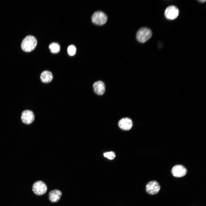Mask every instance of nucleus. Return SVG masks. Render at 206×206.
Returning a JSON list of instances; mask_svg holds the SVG:
<instances>
[{
	"instance_id": "nucleus-15",
	"label": "nucleus",
	"mask_w": 206,
	"mask_h": 206,
	"mask_svg": "<svg viewBox=\"0 0 206 206\" xmlns=\"http://www.w3.org/2000/svg\"><path fill=\"white\" fill-rule=\"evenodd\" d=\"M104 155L106 157L110 160L114 159L116 156L114 152L112 151L105 152L104 153Z\"/></svg>"
},
{
	"instance_id": "nucleus-1",
	"label": "nucleus",
	"mask_w": 206,
	"mask_h": 206,
	"mask_svg": "<svg viewBox=\"0 0 206 206\" xmlns=\"http://www.w3.org/2000/svg\"><path fill=\"white\" fill-rule=\"evenodd\" d=\"M37 43V40L34 37L31 35H28L22 41L21 48L23 51L29 52L35 48Z\"/></svg>"
},
{
	"instance_id": "nucleus-6",
	"label": "nucleus",
	"mask_w": 206,
	"mask_h": 206,
	"mask_svg": "<svg viewBox=\"0 0 206 206\" xmlns=\"http://www.w3.org/2000/svg\"><path fill=\"white\" fill-rule=\"evenodd\" d=\"M160 186L157 181H150L146 185V189L147 192L149 194L155 195L160 191Z\"/></svg>"
},
{
	"instance_id": "nucleus-7",
	"label": "nucleus",
	"mask_w": 206,
	"mask_h": 206,
	"mask_svg": "<svg viewBox=\"0 0 206 206\" xmlns=\"http://www.w3.org/2000/svg\"><path fill=\"white\" fill-rule=\"evenodd\" d=\"M35 116L33 112L29 110L23 111L21 114V120L24 123L29 124L34 121Z\"/></svg>"
},
{
	"instance_id": "nucleus-13",
	"label": "nucleus",
	"mask_w": 206,
	"mask_h": 206,
	"mask_svg": "<svg viewBox=\"0 0 206 206\" xmlns=\"http://www.w3.org/2000/svg\"><path fill=\"white\" fill-rule=\"evenodd\" d=\"M49 48L51 52L53 53L58 52L60 50V45L57 43L53 42L50 44Z\"/></svg>"
},
{
	"instance_id": "nucleus-3",
	"label": "nucleus",
	"mask_w": 206,
	"mask_h": 206,
	"mask_svg": "<svg viewBox=\"0 0 206 206\" xmlns=\"http://www.w3.org/2000/svg\"><path fill=\"white\" fill-rule=\"evenodd\" d=\"M92 21L94 24L99 25H102L106 22L108 17L103 12L98 11L95 12L92 17Z\"/></svg>"
},
{
	"instance_id": "nucleus-11",
	"label": "nucleus",
	"mask_w": 206,
	"mask_h": 206,
	"mask_svg": "<svg viewBox=\"0 0 206 206\" xmlns=\"http://www.w3.org/2000/svg\"><path fill=\"white\" fill-rule=\"evenodd\" d=\"M62 193L61 191L55 189L51 191L48 194V198L51 202L55 203L58 202L60 199Z\"/></svg>"
},
{
	"instance_id": "nucleus-12",
	"label": "nucleus",
	"mask_w": 206,
	"mask_h": 206,
	"mask_svg": "<svg viewBox=\"0 0 206 206\" xmlns=\"http://www.w3.org/2000/svg\"><path fill=\"white\" fill-rule=\"evenodd\" d=\"M40 78L42 82L45 83H49L53 79V74L50 71L45 70L41 73Z\"/></svg>"
},
{
	"instance_id": "nucleus-4",
	"label": "nucleus",
	"mask_w": 206,
	"mask_h": 206,
	"mask_svg": "<svg viewBox=\"0 0 206 206\" xmlns=\"http://www.w3.org/2000/svg\"><path fill=\"white\" fill-rule=\"evenodd\" d=\"M32 190L33 193L37 195H41L45 194L47 190V187L43 181H38L33 185Z\"/></svg>"
},
{
	"instance_id": "nucleus-8",
	"label": "nucleus",
	"mask_w": 206,
	"mask_h": 206,
	"mask_svg": "<svg viewBox=\"0 0 206 206\" xmlns=\"http://www.w3.org/2000/svg\"><path fill=\"white\" fill-rule=\"evenodd\" d=\"M187 172L186 169L183 165H180L174 166L171 170L173 175L177 177H181L184 176Z\"/></svg>"
},
{
	"instance_id": "nucleus-5",
	"label": "nucleus",
	"mask_w": 206,
	"mask_h": 206,
	"mask_svg": "<svg viewBox=\"0 0 206 206\" xmlns=\"http://www.w3.org/2000/svg\"><path fill=\"white\" fill-rule=\"evenodd\" d=\"M179 13L178 9L174 5H170L168 7L165 12V17L167 19L172 20L176 18Z\"/></svg>"
},
{
	"instance_id": "nucleus-2",
	"label": "nucleus",
	"mask_w": 206,
	"mask_h": 206,
	"mask_svg": "<svg viewBox=\"0 0 206 206\" xmlns=\"http://www.w3.org/2000/svg\"><path fill=\"white\" fill-rule=\"evenodd\" d=\"M152 35V31L150 29L147 27H142L137 31L136 38L139 42L144 43L151 37Z\"/></svg>"
},
{
	"instance_id": "nucleus-9",
	"label": "nucleus",
	"mask_w": 206,
	"mask_h": 206,
	"mask_svg": "<svg viewBox=\"0 0 206 206\" xmlns=\"http://www.w3.org/2000/svg\"><path fill=\"white\" fill-rule=\"evenodd\" d=\"M118 124L121 129L125 130H130L133 125L132 120L128 118H122L119 121Z\"/></svg>"
},
{
	"instance_id": "nucleus-10",
	"label": "nucleus",
	"mask_w": 206,
	"mask_h": 206,
	"mask_svg": "<svg viewBox=\"0 0 206 206\" xmlns=\"http://www.w3.org/2000/svg\"><path fill=\"white\" fill-rule=\"evenodd\" d=\"M93 88L94 92L98 95H102L105 92V85L101 81L95 82L93 84Z\"/></svg>"
},
{
	"instance_id": "nucleus-16",
	"label": "nucleus",
	"mask_w": 206,
	"mask_h": 206,
	"mask_svg": "<svg viewBox=\"0 0 206 206\" xmlns=\"http://www.w3.org/2000/svg\"><path fill=\"white\" fill-rule=\"evenodd\" d=\"M198 1L201 3H203L206 1V0H199Z\"/></svg>"
},
{
	"instance_id": "nucleus-14",
	"label": "nucleus",
	"mask_w": 206,
	"mask_h": 206,
	"mask_svg": "<svg viewBox=\"0 0 206 206\" xmlns=\"http://www.w3.org/2000/svg\"><path fill=\"white\" fill-rule=\"evenodd\" d=\"M76 48L73 45H69L68 48V54L70 56H73L76 54Z\"/></svg>"
}]
</instances>
